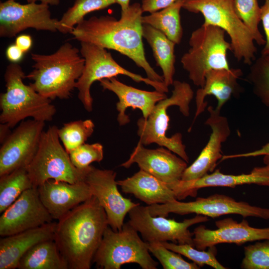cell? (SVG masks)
<instances>
[{"label":"cell","mask_w":269,"mask_h":269,"mask_svg":"<svg viewBox=\"0 0 269 269\" xmlns=\"http://www.w3.org/2000/svg\"><path fill=\"white\" fill-rule=\"evenodd\" d=\"M217 228L210 230L201 225L193 231V246L200 250H205L217 244L229 243L242 245L247 242L269 240V227L263 228L251 226L243 219L240 222L232 218L217 220Z\"/></svg>","instance_id":"17"},{"label":"cell","mask_w":269,"mask_h":269,"mask_svg":"<svg viewBox=\"0 0 269 269\" xmlns=\"http://www.w3.org/2000/svg\"><path fill=\"white\" fill-rule=\"evenodd\" d=\"M234 4L238 17L250 30L255 42L265 45L266 40L259 29L261 8L257 0H234Z\"/></svg>","instance_id":"33"},{"label":"cell","mask_w":269,"mask_h":269,"mask_svg":"<svg viewBox=\"0 0 269 269\" xmlns=\"http://www.w3.org/2000/svg\"><path fill=\"white\" fill-rule=\"evenodd\" d=\"M243 72L239 68L216 69L206 75L203 87L196 94V111L194 121L205 111L207 103L204 101L207 96L213 95L217 100L216 109L220 111L224 104L238 91V79Z\"/></svg>","instance_id":"24"},{"label":"cell","mask_w":269,"mask_h":269,"mask_svg":"<svg viewBox=\"0 0 269 269\" xmlns=\"http://www.w3.org/2000/svg\"><path fill=\"white\" fill-rule=\"evenodd\" d=\"M95 125L90 119L78 120L63 124L58 134L65 150L69 153L85 143L94 132Z\"/></svg>","instance_id":"31"},{"label":"cell","mask_w":269,"mask_h":269,"mask_svg":"<svg viewBox=\"0 0 269 269\" xmlns=\"http://www.w3.org/2000/svg\"><path fill=\"white\" fill-rule=\"evenodd\" d=\"M243 269H269V240L257 242L244 248Z\"/></svg>","instance_id":"36"},{"label":"cell","mask_w":269,"mask_h":269,"mask_svg":"<svg viewBox=\"0 0 269 269\" xmlns=\"http://www.w3.org/2000/svg\"><path fill=\"white\" fill-rule=\"evenodd\" d=\"M147 207L153 216L166 217L171 213L180 215L195 213L212 218L237 214L244 218L254 217L269 220V208L237 201L230 196L219 194L205 198L198 197L194 201L184 202L175 200L165 204L148 205Z\"/></svg>","instance_id":"11"},{"label":"cell","mask_w":269,"mask_h":269,"mask_svg":"<svg viewBox=\"0 0 269 269\" xmlns=\"http://www.w3.org/2000/svg\"><path fill=\"white\" fill-rule=\"evenodd\" d=\"M148 250L164 269H199L194 263L185 261L181 255L164 247L160 242L148 243Z\"/></svg>","instance_id":"35"},{"label":"cell","mask_w":269,"mask_h":269,"mask_svg":"<svg viewBox=\"0 0 269 269\" xmlns=\"http://www.w3.org/2000/svg\"><path fill=\"white\" fill-rule=\"evenodd\" d=\"M177 0H141V8L143 12L150 13L165 8Z\"/></svg>","instance_id":"39"},{"label":"cell","mask_w":269,"mask_h":269,"mask_svg":"<svg viewBox=\"0 0 269 269\" xmlns=\"http://www.w3.org/2000/svg\"><path fill=\"white\" fill-rule=\"evenodd\" d=\"M172 95L158 102L146 119L143 117L137 122V135L142 144L153 143L164 147L175 153L187 162L189 157L182 142V135L176 133L171 137L166 136L169 117L167 113L168 108L173 106L179 107L185 117L189 115V104L194 96L190 85L185 82L174 80Z\"/></svg>","instance_id":"5"},{"label":"cell","mask_w":269,"mask_h":269,"mask_svg":"<svg viewBox=\"0 0 269 269\" xmlns=\"http://www.w3.org/2000/svg\"><path fill=\"white\" fill-rule=\"evenodd\" d=\"M56 126L44 131L38 148L26 167L34 187L49 180L73 184L84 181L87 168L80 170L72 164L69 153L60 143Z\"/></svg>","instance_id":"9"},{"label":"cell","mask_w":269,"mask_h":269,"mask_svg":"<svg viewBox=\"0 0 269 269\" xmlns=\"http://www.w3.org/2000/svg\"><path fill=\"white\" fill-rule=\"evenodd\" d=\"M142 13L140 4L135 2L121 11L119 20L109 15L92 16L77 24L71 34L80 42L91 43L119 52L142 68L148 78L164 82L163 76L155 71L145 56L142 42Z\"/></svg>","instance_id":"1"},{"label":"cell","mask_w":269,"mask_h":269,"mask_svg":"<svg viewBox=\"0 0 269 269\" xmlns=\"http://www.w3.org/2000/svg\"><path fill=\"white\" fill-rule=\"evenodd\" d=\"M56 223L3 237L0 240V269H15L21 258L36 244L54 240Z\"/></svg>","instance_id":"23"},{"label":"cell","mask_w":269,"mask_h":269,"mask_svg":"<svg viewBox=\"0 0 269 269\" xmlns=\"http://www.w3.org/2000/svg\"><path fill=\"white\" fill-rule=\"evenodd\" d=\"M261 8V21L266 35V43L262 55H269V0H265Z\"/></svg>","instance_id":"40"},{"label":"cell","mask_w":269,"mask_h":269,"mask_svg":"<svg viewBox=\"0 0 269 269\" xmlns=\"http://www.w3.org/2000/svg\"><path fill=\"white\" fill-rule=\"evenodd\" d=\"M182 8L201 13L204 24L224 30L230 37L231 51L236 59L249 65L253 64L257 50L254 38L238 17L234 0H183Z\"/></svg>","instance_id":"6"},{"label":"cell","mask_w":269,"mask_h":269,"mask_svg":"<svg viewBox=\"0 0 269 269\" xmlns=\"http://www.w3.org/2000/svg\"><path fill=\"white\" fill-rule=\"evenodd\" d=\"M128 215V222L147 243L171 241L175 244H187L193 246V233L190 231L189 228L209 220L208 217L197 214L182 222H177L162 216H153L150 214L147 206L140 204L133 208Z\"/></svg>","instance_id":"12"},{"label":"cell","mask_w":269,"mask_h":269,"mask_svg":"<svg viewBox=\"0 0 269 269\" xmlns=\"http://www.w3.org/2000/svg\"><path fill=\"white\" fill-rule=\"evenodd\" d=\"M244 184H257L269 187V167H254L250 173L238 175L226 174L216 169L210 174L193 180H180L168 185L174 192L177 200L188 196L195 197L199 189L205 187H235Z\"/></svg>","instance_id":"20"},{"label":"cell","mask_w":269,"mask_h":269,"mask_svg":"<svg viewBox=\"0 0 269 269\" xmlns=\"http://www.w3.org/2000/svg\"><path fill=\"white\" fill-rule=\"evenodd\" d=\"M69 154L74 166L80 170H84L92 162H99L103 160V146L99 143H85L72 150Z\"/></svg>","instance_id":"37"},{"label":"cell","mask_w":269,"mask_h":269,"mask_svg":"<svg viewBox=\"0 0 269 269\" xmlns=\"http://www.w3.org/2000/svg\"><path fill=\"white\" fill-rule=\"evenodd\" d=\"M128 222L120 231L110 227L105 230L92 263L99 269H120L122 265L135 263L142 269H156L158 263L149 254L148 243Z\"/></svg>","instance_id":"8"},{"label":"cell","mask_w":269,"mask_h":269,"mask_svg":"<svg viewBox=\"0 0 269 269\" xmlns=\"http://www.w3.org/2000/svg\"><path fill=\"white\" fill-rule=\"evenodd\" d=\"M160 243L166 248L191 260L200 268L207 265L215 269H227L217 260L216 246L210 247L207 251H205L198 250L194 246L187 244H179L168 242Z\"/></svg>","instance_id":"32"},{"label":"cell","mask_w":269,"mask_h":269,"mask_svg":"<svg viewBox=\"0 0 269 269\" xmlns=\"http://www.w3.org/2000/svg\"><path fill=\"white\" fill-rule=\"evenodd\" d=\"M225 33L218 26L204 24L192 32L190 47L182 56L181 63L196 86L203 87L209 71L230 68L227 52L232 49L230 42L225 39Z\"/></svg>","instance_id":"7"},{"label":"cell","mask_w":269,"mask_h":269,"mask_svg":"<svg viewBox=\"0 0 269 269\" xmlns=\"http://www.w3.org/2000/svg\"><path fill=\"white\" fill-rule=\"evenodd\" d=\"M28 3L36 2L37 1L41 3L47 4L50 5H57L60 2V0H26Z\"/></svg>","instance_id":"44"},{"label":"cell","mask_w":269,"mask_h":269,"mask_svg":"<svg viewBox=\"0 0 269 269\" xmlns=\"http://www.w3.org/2000/svg\"><path fill=\"white\" fill-rule=\"evenodd\" d=\"M37 190L44 206L53 219L58 220L93 196L84 180L71 184L49 180L38 186Z\"/></svg>","instance_id":"21"},{"label":"cell","mask_w":269,"mask_h":269,"mask_svg":"<svg viewBox=\"0 0 269 269\" xmlns=\"http://www.w3.org/2000/svg\"><path fill=\"white\" fill-rule=\"evenodd\" d=\"M117 182L123 192L133 194L148 205L165 204L177 200L167 184L141 169L131 177Z\"/></svg>","instance_id":"25"},{"label":"cell","mask_w":269,"mask_h":269,"mask_svg":"<svg viewBox=\"0 0 269 269\" xmlns=\"http://www.w3.org/2000/svg\"><path fill=\"white\" fill-rule=\"evenodd\" d=\"M80 43V52L85 63L75 88L78 91V99L87 111L90 112L93 110V98L90 92L92 84L96 81L119 75L127 76L137 83L143 82L156 91L165 93L168 92V87L164 82L151 80L121 66L106 49L91 43Z\"/></svg>","instance_id":"10"},{"label":"cell","mask_w":269,"mask_h":269,"mask_svg":"<svg viewBox=\"0 0 269 269\" xmlns=\"http://www.w3.org/2000/svg\"><path fill=\"white\" fill-rule=\"evenodd\" d=\"M10 127L7 125L4 124H0V141L2 143L7 136L10 134L11 132L10 131Z\"/></svg>","instance_id":"43"},{"label":"cell","mask_w":269,"mask_h":269,"mask_svg":"<svg viewBox=\"0 0 269 269\" xmlns=\"http://www.w3.org/2000/svg\"><path fill=\"white\" fill-rule=\"evenodd\" d=\"M25 76L17 63L9 64L5 71L6 90L0 96V122L10 128L28 118L44 122L51 121L56 112L51 100L24 83Z\"/></svg>","instance_id":"4"},{"label":"cell","mask_w":269,"mask_h":269,"mask_svg":"<svg viewBox=\"0 0 269 269\" xmlns=\"http://www.w3.org/2000/svg\"><path fill=\"white\" fill-rule=\"evenodd\" d=\"M49 5L36 2L22 4L13 0L0 3V36L12 38L29 28L59 31V20L51 17Z\"/></svg>","instance_id":"14"},{"label":"cell","mask_w":269,"mask_h":269,"mask_svg":"<svg viewBox=\"0 0 269 269\" xmlns=\"http://www.w3.org/2000/svg\"><path fill=\"white\" fill-rule=\"evenodd\" d=\"M249 79L255 94L263 104L269 107V55H261L252 64Z\"/></svg>","instance_id":"34"},{"label":"cell","mask_w":269,"mask_h":269,"mask_svg":"<svg viewBox=\"0 0 269 269\" xmlns=\"http://www.w3.org/2000/svg\"><path fill=\"white\" fill-rule=\"evenodd\" d=\"M207 110L209 116L205 124L210 127L212 133L198 157L184 170L181 180H196L209 174V172H213L218 161L223 156L222 144L231 134L228 121L227 118L220 115V111L212 106H209Z\"/></svg>","instance_id":"19"},{"label":"cell","mask_w":269,"mask_h":269,"mask_svg":"<svg viewBox=\"0 0 269 269\" xmlns=\"http://www.w3.org/2000/svg\"><path fill=\"white\" fill-rule=\"evenodd\" d=\"M15 44L24 52H27L31 47L32 40L28 34H21L18 36L15 41Z\"/></svg>","instance_id":"42"},{"label":"cell","mask_w":269,"mask_h":269,"mask_svg":"<svg viewBox=\"0 0 269 269\" xmlns=\"http://www.w3.org/2000/svg\"><path fill=\"white\" fill-rule=\"evenodd\" d=\"M187 163L166 148L148 149L138 141L129 158L121 166L128 168L136 163L140 169L170 185L181 180Z\"/></svg>","instance_id":"18"},{"label":"cell","mask_w":269,"mask_h":269,"mask_svg":"<svg viewBox=\"0 0 269 269\" xmlns=\"http://www.w3.org/2000/svg\"><path fill=\"white\" fill-rule=\"evenodd\" d=\"M24 53L15 43L9 45L5 51L7 59L12 63H17L21 61Z\"/></svg>","instance_id":"41"},{"label":"cell","mask_w":269,"mask_h":269,"mask_svg":"<svg viewBox=\"0 0 269 269\" xmlns=\"http://www.w3.org/2000/svg\"><path fill=\"white\" fill-rule=\"evenodd\" d=\"M31 55L33 70L25 76L32 81L29 85L51 100L69 98L84 66L80 50L65 42L52 54Z\"/></svg>","instance_id":"3"},{"label":"cell","mask_w":269,"mask_h":269,"mask_svg":"<svg viewBox=\"0 0 269 269\" xmlns=\"http://www.w3.org/2000/svg\"><path fill=\"white\" fill-rule=\"evenodd\" d=\"M116 3L119 4L121 7V11L127 9L129 5L130 0H114Z\"/></svg>","instance_id":"45"},{"label":"cell","mask_w":269,"mask_h":269,"mask_svg":"<svg viewBox=\"0 0 269 269\" xmlns=\"http://www.w3.org/2000/svg\"><path fill=\"white\" fill-rule=\"evenodd\" d=\"M116 3L114 0H76L59 20V32L71 33L73 28L91 12L106 8Z\"/></svg>","instance_id":"30"},{"label":"cell","mask_w":269,"mask_h":269,"mask_svg":"<svg viewBox=\"0 0 269 269\" xmlns=\"http://www.w3.org/2000/svg\"><path fill=\"white\" fill-rule=\"evenodd\" d=\"M19 269H68L53 239L41 242L30 248L19 260Z\"/></svg>","instance_id":"27"},{"label":"cell","mask_w":269,"mask_h":269,"mask_svg":"<svg viewBox=\"0 0 269 269\" xmlns=\"http://www.w3.org/2000/svg\"><path fill=\"white\" fill-rule=\"evenodd\" d=\"M0 213L4 211L25 190L34 187L26 168L0 176Z\"/></svg>","instance_id":"29"},{"label":"cell","mask_w":269,"mask_h":269,"mask_svg":"<svg viewBox=\"0 0 269 269\" xmlns=\"http://www.w3.org/2000/svg\"><path fill=\"white\" fill-rule=\"evenodd\" d=\"M99 81L104 90L113 92L119 99L116 108L119 112L117 121L121 126L130 122L129 117L126 114L128 108L139 109L142 113L143 118L146 119L155 105L167 97L165 93L155 90L154 91H147L126 85L115 77L103 79Z\"/></svg>","instance_id":"22"},{"label":"cell","mask_w":269,"mask_h":269,"mask_svg":"<svg viewBox=\"0 0 269 269\" xmlns=\"http://www.w3.org/2000/svg\"><path fill=\"white\" fill-rule=\"evenodd\" d=\"M142 37L151 48L156 64L162 70L164 82L172 85L175 74V43L151 26L142 24Z\"/></svg>","instance_id":"26"},{"label":"cell","mask_w":269,"mask_h":269,"mask_svg":"<svg viewBox=\"0 0 269 269\" xmlns=\"http://www.w3.org/2000/svg\"><path fill=\"white\" fill-rule=\"evenodd\" d=\"M116 177V173L112 170L100 169L90 165L84 180L105 210L110 227L114 231H120L126 215L139 203L122 196L118 189Z\"/></svg>","instance_id":"15"},{"label":"cell","mask_w":269,"mask_h":269,"mask_svg":"<svg viewBox=\"0 0 269 269\" xmlns=\"http://www.w3.org/2000/svg\"><path fill=\"white\" fill-rule=\"evenodd\" d=\"M261 155L264 156V163L265 165L269 167V142L263 145L261 148L253 151L235 154L223 155L220 161L229 159L256 157Z\"/></svg>","instance_id":"38"},{"label":"cell","mask_w":269,"mask_h":269,"mask_svg":"<svg viewBox=\"0 0 269 269\" xmlns=\"http://www.w3.org/2000/svg\"><path fill=\"white\" fill-rule=\"evenodd\" d=\"M108 226L106 212L94 195L58 220L54 240L68 269L91 268Z\"/></svg>","instance_id":"2"},{"label":"cell","mask_w":269,"mask_h":269,"mask_svg":"<svg viewBox=\"0 0 269 269\" xmlns=\"http://www.w3.org/2000/svg\"><path fill=\"white\" fill-rule=\"evenodd\" d=\"M53 218L42 203L37 188L24 191L2 213L0 235L5 237L52 222Z\"/></svg>","instance_id":"16"},{"label":"cell","mask_w":269,"mask_h":269,"mask_svg":"<svg viewBox=\"0 0 269 269\" xmlns=\"http://www.w3.org/2000/svg\"><path fill=\"white\" fill-rule=\"evenodd\" d=\"M45 123L23 121L7 136L0 149V176L29 165L38 148Z\"/></svg>","instance_id":"13"},{"label":"cell","mask_w":269,"mask_h":269,"mask_svg":"<svg viewBox=\"0 0 269 269\" xmlns=\"http://www.w3.org/2000/svg\"><path fill=\"white\" fill-rule=\"evenodd\" d=\"M183 1L177 0L165 8L142 16V23L151 26L163 33L176 44H179L183 36L180 15Z\"/></svg>","instance_id":"28"}]
</instances>
